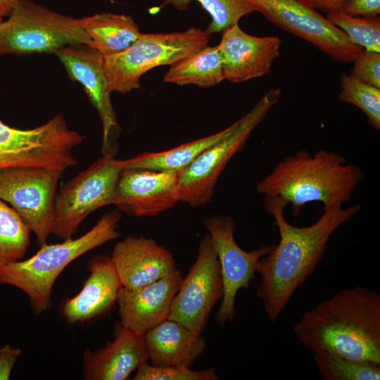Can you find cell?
I'll return each mask as SVG.
<instances>
[{"instance_id":"cell-1","label":"cell","mask_w":380,"mask_h":380,"mask_svg":"<svg viewBox=\"0 0 380 380\" xmlns=\"http://www.w3.org/2000/svg\"><path fill=\"white\" fill-rule=\"evenodd\" d=\"M265 198V208L274 218L280 240L259 261L257 272L261 277L256 294L267 317L275 322L289 304L295 291L312 274L322 260L329 240L343 224L361 210L359 204L348 208L324 209L312 224L295 227L284 218L285 207L277 199Z\"/></svg>"},{"instance_id":"cell-2","label":"cell","mask_w":380,"mask_h":380,"mask_svg":"<svg viewBox=\"0 0 380 380\" xmlns=\"http://www.w3.org/2000/svg\"><path fill=\"white\" fill-rule=\"evenodd\" d=\"M293 329L313 353L380 365V296L374 291L361 286L343 289L304 312Z\"/></svg>"},{"instance_id":"cell-3","label":"cell","mask_w":380,"mask_h":380,"mask_svg":"<svg viewBox=\"0 0 380 380\" xmlns=\"http://www.w3.org/2000/svg\"><path fill=\"white\" fill-rule=\"evenodd\" d=\"M365 177L360 167L347 163L337 153L300 150L279 162L258 183L256 191L284 207L291 205L297 217L308 203H322L324 209L343 206Z\"/></svg>"},{"instance_id":"cell-4","label":"cell","mask_w":380,"mask_h":380,"mask_svg":"<svg viewBox=\"0 0 380 380\" xmlns=\"http://www.w3.org/2000/svg\"><path fill=\"white\" fill-rule=\"evenodd\" d=\"M120 220L119 212L110 210L81 236L45 243L30 258L4 265L0 267V284L23 291L36 313L49 310L53 284L63 270L80 256L116 239Z\"/></svg>"},{"instance_id":"cell-5","label":"cell","mask_w":380,"mask_h":380,"mask_svg":"<svg viewBox=\"0 0 380 380\" xmlns=\"http://www.w3.org/2000/svg\"><path fill=\"white\" fill-rule=\"evenodd\" d=\"M210 35L195 27L183 32L141 33L125 51L103 56L109 90L126 94L139 88L144 74L158 66H170L205 47Z\"/></svg>"},{"instance_id":"cell-6","label":"cell","mask_w":380,"mask_h":380,"mask_svg":"<svg viewBox=\"0 0 380 380\" xmlns=\"http://www.w3.org/2000/svg\"><path fill=\"white\" fill-rule=\"evenodd\" d=\"M281 95L280 89L267 91L227 132L179 172L180 201L193 208L211 201L216 183L229 160L242 151L253 129L266 118Z\"/></svg>"},{"instance_id":"cell-7","label":"cell","mask_w":380,"mask_h":380,"mask_svg":"<svg viewBox=\"0 0 380 380\" xmlns=\"http://www.w3.org/2000/svg\"><path fill=\"white\" fill-rule=\"evenodd\" d=\"M94 48L78 18L53 11L31 0H20L0 23V56L54 53L68 45Z\"/></svg>"},{"instance_id":"cell-8","label":"cell","mask_w":380,"mask_h":380,"mask_svg":"<svg viewBox=\"0 0 380 380\" xmlns=\"http://www.w3.org/2000/svg\"><path fill=\"white\" fill-rule=\"evenodd\" d=\"M86 137L57 114L39 127L20 129L0 120V170L42 167L63 170L77 164L73 151Z\"/></svg>"},{"instance_id":"cell-9","label":"cell","mask_w":380,"mask_h":380,"mask_svg":"<svg viewBox=\"0 0 380 380\" xmlns=\"http://www.w3.org/2000/svg\"><path fill=\"white\" fill-rule=\"evenodd\" d=\"M120 160L103 156L56 192L51 234L65 240L72 238L91 213L113 204L121 170Z\"/></svg>"},{"instance_id":"cell-10","label":"cell","mask_w":380,"mask_h":380,"mask_svg":"<svg viewBox=\"0 0 380 380\" xmlns=\"http://www.w3.org/2000/svg\"><path fill=\"white\" fill-rule=\"evenodd\" d=\"M63 172L42 167L0 170V199L16 211L40 246L51 234L54 199Z\"/></svg>"},{"instance_id":"cell-11","label":"cell","mask_w":380,"mask_h":380,"mask_svg":"<svg viewBox=\"0 0 380 380\" xmlns=\"http://www.w3.org/2000/svg\"><path fill=\"white\" fill-rule=\"evenodd\" d=\"M270 22L341 63L353 62L362 49L321 15L308 0H249Z\"/></svg>"},{"instance_id":"cell-12","label":"cell","mask_w":380,"mask_h":380,"mask_svg":"<svg viewBox=\"0 0 380 380\" xmlns=\"http://www.w3.org/2000/svg\"><path fill=\"white\" fill-rule=\"evenodd\" d=\"M204 226L220 266L224 293L215 318L217 324L224 327L235 318L238 291L249 288L255 277L260 260L268 254L274 245H265L251 251L243 250L234 239L235 222L229 216L208 218L204 221Z\"/></svg>"},{"instance_id":"cell-13","label":"cell","mask_w":380,"mask_h":380,"mask_svg":"<svg viewBox=\"0 0 380 380\" xmlns=\"http://www.w3.org/2000/svg\"><path fill=\"white\" fill-rule=\"evenodd\" d=\"M223 293L220 262L207 233L200 242L196 261L174 297L167 319L201 334Z\"/></svg>"},{"instance_id":"cell-14","label":"cell","mask_w":380,"mask_h":380,"mask_svg":"<svg viewBox=\"0 0 380 380\" xmlns=\"http://www.w3.org/2000/svg\"><path fill=\"white\" fill-rule=\"evenodd\" d=\"M70 77L78 81L95 107L102 123L103 156L114 157L116 140L120 132L112 103L110 91L103 67V56L95 49L83 44L68 45L54 53Z\"/></svg>"},{"instance_id":"cell-15","label":"cell","mask_w":380,"mask_h":380,"mask_svg":"<svg viewBox=\"0 0 380 380\" xmlns=\"http://www.w3.org/2000/svg\"><path fill=\"white\" fill-rule=\"evenodd\" d=\"M180 201L179 172L141 168L122 169L113 205L136 217H155Z\"/></svg>"},{"instance_id":"cell-16","label":"cell","mask_w":380,"mask_h":380,"mask_svg":"<svg viewBox=\"0 0 380 380\" xmlns=\"http://www.w3.org/2000/svg\"><path fill=\"white\" fill-rule=\"evenodd\" d=\"M281 41L277 37H256L242 30L238 23L223 31L220 52L224 78L243 82L269 74L279 57Z\"/></svg>"},{"instance_id":"cell-17","label":"cell","mask_w":380,"mask_h":380,"mask_svg":"<svg viewBox=\"0 0 380 380\" xmlns=\"http://www.w3.org/2000/svg\"><path fill=\"white\" fill-rule=\"evenodd\" d=\"M183 276L175 268L171 273L146 286L121 287L117 297L120 325L141 335L168 318L174 297Z\"/></svg>"},{"instance_id":"cell-18","label":"cell","mask_w":380,"mask_h":380,"mask_svg":"<svg viewBox=\"0 0 380 380\" xmlns=\"http://www.w3.org/2000/svg\"><path fill=\"white\" fill-rule=\"evenodd\" d=\"M122 287L137 289L165 277L175 268L172 254L151 238L127 236L110 256Z\"/></svg>"},{"instance_id":"cell-19","label":"cell","mask_w":380,"mask_h":380,"mask_svg":"<svg viewBox=\"0 0 380 380\" xmlns=\"http://www.w3.org/2000/svg\"><path fill=\"white\" fill-rule=\"evenodd\" d=\"M87 267L89 275L81 291L61 307V315L70 324L88 322L109 312L122 287L110 256H96Z\"/></svg>"},{"instance_id":"cell-20","label":"cell","mask_w":380,"mask_h":380,"mask_svg":"<svg viewBox=\"0 0 380 380\" xmlns=\"http://www.w3.org/2000/svg\"><path fill=\"white\" fill-rule=\"evenodd\" d=\"M148 360L144 335L119 324L112 342L94 352L85 350L83 377L87 380H124Z\"/></svg>"},{"instance_id":"cell-21","label":"cell","mask_w":380,"mask_h":380,"mask_svg":"<svg viewBox=\"0 0 380 380\" xmlns=\"http://www.w3.org/2000/svg\"><path fill=\"white\" fill-rule=\"evenodd\" d=\"M155 366L190 367L205 349V340L180 323L167 319L144 335Z\"/></svg>"},{"instance_id":"cell-22","label":"cell","mask_w":380,"mask_h":380,"mask_svg":"<svg viewBox=\"0 0 380 380\" xmlns=\"http://www.w3.org/2000/svg\"><path fill=\"white\" fill-rule=\"evenodd\" d=\"M78 20L91 40L94 49L103 56L125 51L141 34L134 19L127 15L101 13Z\"/></svg>"},{"instance_id":"cell-23","label":"cell","mask_w":380,"mask_h":380,"mask_svg":"<svg viewBox=\"0 0 380 380\" xmlns=\"http://www.w3.org/2000/svg\"><path fill=\"white\" fill-rule=\"evenodd\" d=\"M222 59L217 46L195 51L170 65L163 81L177 85L194 84L208 88L224 80Z\"/></svg>"},{"instance_id":"cell-24","label":"cell","mask_w":380,"mask_h":380,"mask_svg":"<svg viewBox=\"0 0 380 380\" xmlns=\"http://www.w3.org/2000/svg\"><path fill=\"white\" fill-rule=\"evenodd\" d=\"M229 127L210 136L182 144L160 153H142L138 156L120 160L122 169L141 168L159 172H179L210 145L221 139Z\"/></svg>"},{"instance_id":"cell-25","label":"cell","mask_w":380,"mask_h":380,"mask_svg":"<svg viewBox=\"0 0 380 380\" xmlns=\"http://www.w3.org/2000/svg\"><path fill=\"white\" fill-rule=\"evenodd\" d=\"M30 233L16 211L0 199V267L23 258Z\"/></svg>"},{"instance_id":"cell-26","label":"cell","mask_w":380,"mask_h":380,"mask_svg":"<svg viewBox=\"0 0 380 380\" xmlns=\"http://www.w3.org/2000/svg\"><path fill=\"white\" fill-rule=\"evenodd\" d=\"M192 1L199 3L211 17L205 30L210 34L223 32L238 23L242 17L255 12L249 0H164L158 8L172 6L177 10L184 11Z\"/></svg>"},{"instance_id":"cell-27","label":"cell","mask_w":380,"mask_h":380,"mask_svg":"<svg viewBox=\"0 0 380 380\" xmlns=\"http://www.w3.org/2000/svg\"><path fill=\"white\" fill-rule=\"evenodd\" d=\"M317 370L324 380H379L380 365L328 352L314 353Z\"/></svg>"},{"instance_id":"cell-28","label":"cell","mask_w":380,"mask_h":380,"mask_svg":"<svg viewBox=\"0 0 380 380\" xmlns=\"http://www.w3.org/2000/svg\"><path fill=\"white\" fill-rule=\"evenodd\" d=\"M349 39L362 49L380 53V18L377 16H353L343 10L326 17Z\"/></svg>"},{"instance_id":"cell-29","label":"cell","mask_w":380,"mask_h":380,"mask_svg":"<svg viewBox=\"0 0 380 380\" xmlns=\"http://www.w3.org/2000/svg\"><path fill=\"white\" fill-rule=\"evenodd\" d=\"M341 91L338 99L353 104L362 110L367 123L376 129H380V88L366 84L351 74L340 77Z\"/></svg>"},{"instance_id":"cell-30","label":"cell","mask_w":380,"mask_h":380,"mask_svg":"<svg viewBox=\"0 0 380 380\" xmlns=\"http://www.w3.org/2000/svg\"><path fill=\"white\" fill-rule=\"evenodd\" d=\"M213 368L191 370L190 367L155 366L146 362L141 365L133 377L134 380H217Z\"/></svg>"},{"instance_id":"cell-31","label":"cell","mask_w":380,"mask_h":380,"mask_svg":"<svg viewBox=\"0 0 380 380\" xmlns=\"http://www.w3.org/2000/svg\"><path fill=\"white\" fill-rule=\"evenodd\" d=\"M350 73L362 82L380 88V53L362 49L355 57Z\"/></svg>"},{"instance_id":"cell-32","label":"cell","mask_w":380,"mask_h":380,"mask_svg":"<svg viewBox=\"0 0 380 380\" xmlns=\"http://www.w3.org/2000/svg\"><path fill=\"white\" fill-rule=\"evenodd\" d=\"M342 10L353 16H377L380 0H348Z\"/></svg>"},{"instance_id":"cell-33","label":"cell","mask_w":380,"mask_h":380,"mask_svg":"<svg viewBox=\"0 0 380 380\" xmlns=\"http://www.w3.org/2000/svg\"><path fill=\"white\" fill-rule=\"evenodd\" d=\"M21 354V350L9 344L0 347V380L10 379L14 365Z\"/></svg>"},{"instance_id":"cell-34","label":"cell","mask_w":380,"mask_h":380,"mask_svg":"<svg viewBox=\"0 0 380 380\" xmlns=\"http://www.w3.org/2000/svg\"><path fill=\"white\" fill-rule=\"evenodd\" d=\"M348 0H308V3L317 11H322L327 14L342 10Z\"/></svg>"},{"instance_id":"cell-35","label":"cell","mask_w":380,"mask_h":380,"mask_svg":"<svg viewBox=\"0 0 380 380\" xmlns=\"http://www.w3.org/2000/svg\"><path fill=\"white\" fill-rule=\"evenodd\" d=\"M20 0H0V16L9 15L13 7Z\"/></svg>"},{"instance_id":"cell-36","label":"cell","mask_w":380,"mask_h":380,"mask_svg":"<svg viewBox=\"0 0 380 380\" xmlns=\"http://www.w3.org/2000/svg\"><path fill=\"white\" fill-rule=\"evenodd\" d=\"M3 21V17L0 16V23Z\"/></svg>"}]
</instances>
